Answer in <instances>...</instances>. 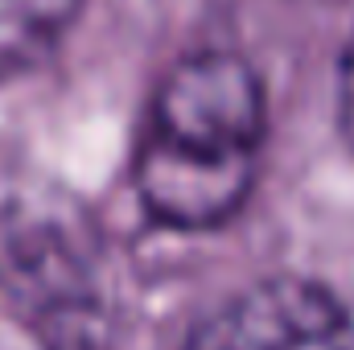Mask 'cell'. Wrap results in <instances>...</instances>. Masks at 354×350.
Instances as JSON below:
<instances>
[{
	"label": "cell",
	"mask_w": 354,
	"mask_h": 350,
	"mask_svg": "<svg viewBox=\"0 0 354 350\" xmlns=\"http://www.w3.org/2000/svg\"><path fill=\"white\" fill-rule=\"evenodd\" d=\"M264 136V83L239 54L181 58L161 79L140 132V206L174 231L227 223L256 185Z\"/></svg>",
	"instance_id": "6da1fadb"
},
{
	"label": "cell",
	"mask_w": 354,
	"mask_h": 350,
	"mask_svg": "<svg viewBox=\"0 0 354 350\" xmlns=\"http://www.w3.org/2000/svg\"><path fill=\"white\" fill-rule=\"evenodd\" d=\"M346 305L317 280L276 276L227 297L206 313L185 350H351Z\"/></svg>",
	"instance_id": "7a4b0ae2"
},
{
	"label": "cell",
	"mask_w": 354,
	"mask_h": 350,
	"mask_svg": "<svg viewBox=\"0 0 354 350\" xmlns=\"http://www.w3.org/2000/svg\"><path fill=\"white\" fill-rule=\"evenodd\" d=\"M83 0H0V79L41 62L79 17Z\"/></svg>",
	"instance_id": "3957f363"
},
{
	"label": "cell",
	"mask_w": 354,
	"mask_h": 350,
	"mask_svg": "<svg viewBox=\"0 0 354 350\" xmlns=\"http://www.w3.org/2000/svg\"><path fill=\"white\" fill-rule=\"evenodd\" d=\"M338 128L354 149V37L342 54V66H338Z\"/></svg>",
	"instance_id": "277c9868"
}]
</instances>
